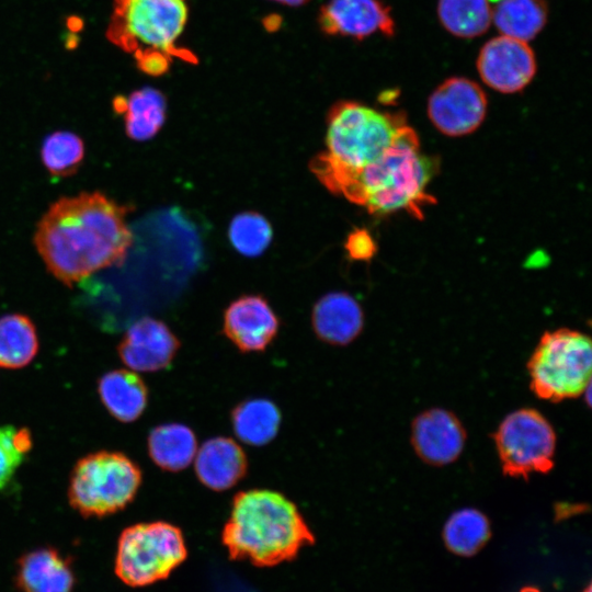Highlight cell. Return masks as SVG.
Masks as SVG:
<instances>
[{
    "label": "cell",
    "mask_w": 592,
    "mask_h": 592,
    "mask_svg": "<svg viewBox=\"0 0 592 592\" xmlns=\"http://www.w3.org/2000/svg\"><path fill=\"white\" fill-rule=\"evenodd\" d=\"M128 208L101 192L53 203L37 224L35 247L47 270L67 286L122 264L133 241Z\"/></svg>",
    "instance_id": "cell-1"
},
{
    "label": "cell",
    "mask_w": 592,
    "mask_h": 592,
    "mask_svg": "<svg viewBox=\"0 0 592 592\" xmlns=\"http://www.w3.org/2000/svg\"><path fill=\"white\" fill-rule=\"evenodd\" d=\"M434 161L421 152L417 132L409 125L377 160L356 170H337L311 160L310 169L332 193L365 207L371 214L406 210L423 218V207L435 202L426 191Z\"/></svg>",
    "instance_id": "cell-2"
},
{
    "label": "cell",
    "mask_w": 592,
    "mask_h": 592,
    "mask_svg": "<svg viewBox=\"0 0 592 592\" xmlns=\"http://www.w3.org/2000/svg\"><path fill=\"white\" fill-rule=\"evenodd\" d=\"M230 559L257 567H272L296 558L315 543V536L297 506L270 490L238 493L221 534Z\"/></svg>",
    "instance_id": "cell-3"
},
{
    "label": "cell",
    "mask_w": 592,
    "mask_h": 592,
    "mask_svg": "<svg viewBox=\"0 0 592 592\" xmlns=\"http://www.w3.org/2000/svg\"><path fill=\"white\" fill-rule=\"evenodd\" d=\"M407 126L403 113L340 101L328 113L327 151L312 161L337 170L360 169L382 157Z\"/></svg>",
    "instance_id": "cell-4"
},
{
    "label": "cell",
    "mask_w": 592,
    "mask_h": 592,
    "mask_svg": "<svg viewBox=\"0 0 592 592\" xmlns=\"http://www.w3.org/2000/svg\"><path fill=\"white\" fill-rule=\"evenodd\" d=\"M187 16L186 0H114L106 35L135 57L157 52L190 61L194 56L177 47Z\"/></svg>",
    "instance_id": "cell-5"
},
{
    "label": "cell",
    "mask_w": 592,
    "mask_h": 592,
    "mask_svg": "<svg viewBox=\"0 0 592 592\" xmlns=\"http://www.w3.org/2000/svg\"><path fill=\"white\" fill-rule=\"evenodd\" d=\"M140 481V469L124 454H89L73 467L69 503L83 516H105L124 509L136 496Z\"/></svg>",
    "instance_id": "cell-6"
},
{
    "label": "cell",
    "mask_w": 592,
    "mask_h": 592,
    "mask_svg": "<svg viewBox=\"0 0 592 592\" xmlns=\"http://www.w3.org/2000/svg\"><path fill=\"white\" fill-rule=\"evenodd\" d=\"M591 362L589 337L570 329L547 332L528 363L532 389L550 401L577 397L590 386Z\"/></svg>",
    "instance_id": "cell-7"
},
{
    "label": "cell",
    "mask_w": 592,
    "mask_h": 592,
    "mask_svg": "<svg viewBox=\"0 0 592 592\" xmlns=\"http://www.w3.org/2000/svg\"><path fill=\"white\" fill-rule=\"evenodd\" d=\"M186 555L179 527L161 521L139 523L118 538L115 572L127 585L145 587L169 577Z\"/></svg>",
    "instance_id": "cell-8"
},
{
    "label": "cell",
    "mask_w": 592,
    "mask_h": 592,
    "mask_svg": "<svg viewBox=\"0 0 592 592\" xmlns=\"http://www.w3.org/2000/svg\"><path fill=\"white\" fill-rule=\"evenodd\" d=\"M494 441L506 475L525 477L553 467L556 435L550 423L534 409H521L506 415Z\"/></svg>",
    "instance_id": "cell-9"
},
{
    "label": "cell",
    "mask_w": 592,
    "mask_h": 592,
    "mask_svg": "<svg viewBox=\"0 0 592 592\" xmlns=\"http://www.w3.org/2000/svg\"><path fill=\"white\" fill-rule=\"evenodd\" d=\"M487 104V96L476 82L453 77L430 95L428 115L442 134L464 136L476 130L483 122Z\"/></svg>",
    "instance_id": "cell-10"
},
{
    "label": "cell",
    "mask_w": 592,
    "mask_h": 592,
    "mask_svg": "<svg viewBox=\"0 0 592 592\" xmlns=\"http://www.w3.org/2000/svg\"><path fill=\"white\" fill-rule=\"evenodd\" d=\"M477 69L490 88L514 93L532 81L536 60L526 42L502 35L490 39L480 49Z\"/></svg>",
    "instance_id": "cell-11"
},
{
    "label": "cell",
    "mask_w": 592,
    "mask_h": 592,
    "mask_svg": "<svg viewBox=\"0 0 592 592\" xmlns=\"http://www.w3.org/2000/svg\"><path fill=\"white\" fill-rule=\"evenodd\" d=\"M318 21L329 35L363 39L376 32L395 34L390 8L380 0H329L320 9Z\"/></svg>",
    "instance_id": "cell-12"
},
{
    "label": "cell",
    "mask_w": 592,
    "mask_h": 592,
    "mask_svg": "<svg viewBox=\"0 0 592 592\" xmlns=\"http://www.w3.org/2000/svg\"><path fill=\"white\" fill-rule=\"evenodd\" d=\"M179 342L161 321L144 317L133 323L118 345L123 363L136 372H156L167 367Z\"/></svg>",
    "instance_id": "cell-13"
},
{
    "label": "cell",
    "mask_w": 592,
    "mask_h": 592,
    "mask_svg": "<svg viewBox=\"0 0 592 592\" xmlns=\"http://www.w3.org/2000/svg\"><path fill=\"white\" fill-rule=\"evenodd\" d=\"M465 431L459 420L443 409L421 413L412 425V443L418 455L432 465L454 462L463 451Z\"/></svg>",
    "instance_id": "cell-14"
},
{
    "label": "cell",
    "mask_w": 592,
    "mask_h": 592,
    "mask_svg": "<svg viewBox=\"0 0 592 592\" xmlns=\"http://www.w3.org/2000/svg\"><path fill=\"white\" fill-rule=\"evenodd\" d=\"M278 320L260 296H243L225 311L224 331L242 351H261L273 340Z\"/></svg>",
    "instance_id": "cell-15"
},
{
    "label": "cell",
    "mask_w": 592,
    "mask_h": 592,
    "mask_svg": "<svg viewBox=\"0 0 592 592\" xmlns=\"http://www.w3.org/2000/svg\"><path fill=\"white\" fill-rule=\"evenodd\" d=\"M198 479L217 491L235 486L244 475L247 459L242 448L231 439L215 437L206 441L195 454Z\"/></svg>",
    "instance_id": "cell-16"
},
{
    "label": "cell",
    "mask_w": 592,
    "mask_h": 592,
    "mask_svg": "<svg viewBox=\"0 0 592 592\" xmlns=\"http://www.w3.org/2000/svg\"><path fill=\"white\" fill-rule=\"evenodd\" d=\"M16 582L22 592H71L75 577L69 562L53 548H38L18 562Z\"/></svg>",
    "instance_id": "cell-17"
},
{
    "label": "cell",
    "mask_w": 592,
    "mask_h": 592,
    "mask_svg": "<svg viewBox=\"0 0 592 592\" xmlns=\"http://www.w3.org/2000/svg\"><path fill=\"white\" fill-rule=\"evenodd\" d=\"M312 325L322 340L333 344H346L361 332L363 311L349 294L330 293L316 304Z\"/></svg>",
    "instance_id": "cell-18"
},
{
    "label": "cell",
    "mask_w": 592,
    "mask_h": 592,
    "mask_svg": "<svg viewBox=\"0 0 592 592\" xmlns=\"http://www.w3.org/2000/svg\"><path fill=\"white\" fill-rule=\"evenodd\" d=\"M98 390L109 412L122 422L135 421L147 406V387L132 371L114 369L104 374L99 380Z\"/></svg>",
    "instance_id": "cell-19"
},
{
    "label": "cell",
    "mask_w": 592,
    "mask_h": 592,
    "mask_svg": "<svg viewBox=\"0 0 592 592\" xmlns=\"http://www.w3.org/2000/svg\"><path fill=\"white\" fill-rule=\"evenodd\" d=\"M113 109L124 116L126 134L134 140L152 138L166 118L164 96L152 88L134 91L127 98L116 96Z\"/></svg>",
    "instance_id": "cell-20"
},
{
    "label": "cell",
    "mask_w": 592,
    "mask_h": 592,
    "mask_svg": "<svg viewBox=\"0 0 592 592\" xmlns=\"http://www.w3.org/2000/svg\"><path fill=\"white\" fill-rule=\"evenodd\" d=\"M148 449L151 459L159 467L178 471L193 462L197 443L190 428L180 423H168L150 432Z\"/></svg>",
    "instance_id": "cell-21"
},
{
    "label": "cell",
    "mask_w": 592,
    "mask_h": 592,
    "mask_svg": "<svg viewBox=\"0 0 592 592\" xmlns=\"http://www.w3.org/2000/svg\"><path fill=\"white\" fill-rule=\"evenodd\" d=\"M492 19L503 35L527 42L546 24L547 5L544 0H501Z\"/></svg>",
    "instance_id": "cell-22"
},
{
    "label": "cell",
    "mask_w": 592,
    "mask_h": 592,
    "mask_svg": "<svg viewBox=\"0 0 592 592\" xmlns=\"http://www.w3.org/2000/svg\"><path fill=\"white\" fill-rule=\"evenodd\" d=\"M490 535L488 517L471 508L454 512L443 528V540L447 549L463 557L476 555L487 544Z\"/></svg>",
    "instance_id": "cell-23"
},
{
    "label": "cell",
    "mask_w": 592,
    "mask_h": 592,
    "mask_svg": "<svg viewBox=\"0 0 592 592\" xmlns=\"http://www.w3.org/2000/svg\"><path fill=\"white\" fill-rule=\"evenodd\" d=\"M37 351L36 329L30 318L19 314L0 317V367H24Z\"/></svg>",
    "instance_id": "cell-24"
},
{
    "label": "cell",
    "mask_w": 592,
    "mask_h": 592,
    "mask_svg": "<svg viewBox=\"0 0 592 592\" xmlns=\"http://www.w3.org/2000/svg\"><path fill=\"white\" fill-rule=\"evenodd\" d=\"M281 414L266 399H252L239 405L232 412V425L244 443L259 446L269 443L277 433Z\"/></svg>",
    "instance_id": "cell-25"
},
{
    "label": "cell",
    "mask_w": 592,
    "mask_h": 592,
    "mask_svg": "<svg viewBox=\"0 0 592 592\" xmlns=\"http://www.w3.org/2000/svg\"><path fill=\"white\" fill-rule=\"evenodd\" d=\"M437 14L451 34L465 38L485 33L492 20L488 0H439Z\"/></svg>",
    "instance_id": "cell-26"
},
{
    "label": "cell",
    "mask_w": 592,
    "mask_h": 592,
    "mask_svg": "<svg viewBox=\"0 0 592 592\" xmlns=\"http://www.w3.org/2000/svg\"><path fill=\"white\" fill-rule=\"evenodd\" d=\"M41 158L53 177L72 175L84 158L83 140L77 134L68 130L54 132L44 139Z\"/></svg>",
    "instance_id": "cell-27"
},
{
    "label": "cell",
    "mask_w": 592,
    "mask_h": 592,
    "mask_svg": "<svg viewBox=\"0 0 592 592\" xmlns=\"http://www.w3.org/2000/svg\"><path fill=\"white\" fill-rule=\"evenodd\" d=\"M228 235L231 244L239 253L255 257L261 254L270 244L272 229L262 215L254 212H244L234 217Z\"/></svg>",
    "instance_id": "cell-28"
},
{
    "label": "cell",
    "mask_w": 592,
    "mask_h": 592,
    "mask_svg": "<svg viewBox=\"0 0 592 592\" xmlns=\"http://www.w3.org/2000/svg\"><path fill=\"white\" fill-rule=\"evenodd\" d=\"M31 446V434L26 429L0 426V490L12 480Z\"/></svg>",
    "instance_id": "cell-29"
},
{
    "label": "cell",
    "mask_w": 592,
    "mask_h": 592,
    "mask_svg": "<svg viewBox=\"0 0 592 592\" xmlns=\"http://www.w3.org/2000/svg\"><path fill=\"white\" fill-rule=\"evenodd\" d=\"M345 250L353 260L367 261L376 252V243L366 229H354L346 238Z\"/></svg>",
    "instance_id": "cell-30"
},
{
    "label": "cell",
    "mask_w": 592,
    "mask_h": 592,
    "mask_svg": "<svg viewBox=\"0 0 592 592\" xmlns=\"http://www.w3.org/2000/svg\"><path fill=\"white\" fill-rule=\"evenodd\" d=\"M135 58L138 68L151 76L164 73L169 69L171 61V57L157 52L145 53Z\"/></svg>",
    "instance_id": "cell-31"
},
{
    "label": "cell",
    "mask_w": 592,
    "mask_h": 592,
    "mask_svg": "<svg viewBox=\"0 0 592 592\" xmlns=\"http://www.w3.org/2000/svg\"><path fill=\"white\" fill-rule=\"evenodd\" d=\"M273 1H276V2H280V3H283V4H287V5H291V7H298V5L305 4L309 0H273Z\"/></svg>",
    "instance_id": "cell-32"
},
{
    "label": "cell",
    "mask_w": 592,
    "mask_h": 592,
    "mask_svg": "<svg viewBox=\"0 0 592 592\" xmlns=\"http://www.w3.org/2000/svg\"><path fill=\"white\" fill-rule=\"evenodd\" d=\"M520 592H542V591L537 589L536 587L528 585V587L522 588Z\"/></svg>",
    "instance_id": "cell-33"
},
{
    "label": "cell",
    "mask_w": 592,
    "mask_h": 592,
    "mask_svg": "<svg viewBox=\"0 0 592 592\" xmlns=\"http://www.w3.org/2000/svg\"><path fill=\"white\" fill-rule=\"evenodd\" d=\"M583 592H592L591 584H589V585L583 590Z\"/></svg>",
    "instance_id": "cell-34"
},
{
    "label": "cell",
    "mask_w": 592,
    "mask_h": 592,
    "mask_svg": "<svg viewBox=\"0 0 592 592\" xmlns=\"http://www.w3.org/2000/svg\"><path fill=\"white\" fill-rule=\"evenodd\" d=\"M488 1H489V0H488ZM490 1L499 2V1H501V0H490Z\"/></svg>",
    "instance_id": "cell-35"
}]
</instances>
